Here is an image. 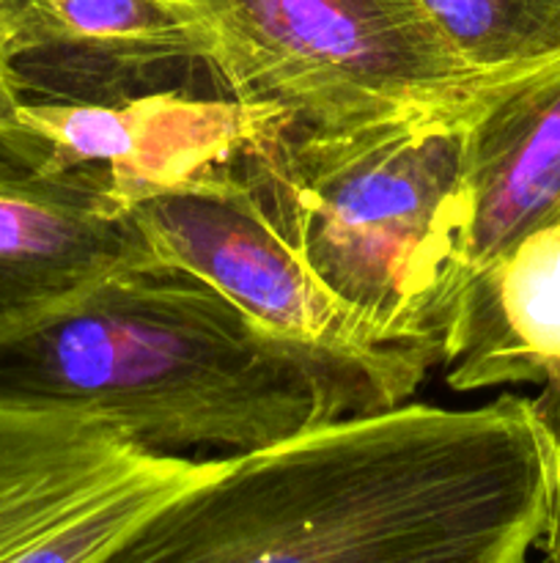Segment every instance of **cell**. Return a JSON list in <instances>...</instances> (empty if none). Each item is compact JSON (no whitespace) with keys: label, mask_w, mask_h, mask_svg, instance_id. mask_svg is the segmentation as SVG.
<instances>
[{"label":"cell","mask_w":560,"mask_h":563,"mask_svg":"<svg viewBox=\"0 0 560 563\" xmlns=\"http://www.w3.org/2000/svg\"><path fill=\"white\" fill-rule=\"evenodd\" d=\"M552 478L533 396L406 401L220 456L93 563H527Z\"/></svg>","instance_id":"obj_1"},{"label":"cell","mask_w":560,"mask_h":563,"mask_svg":"<svg viewBox=\"0 0 560 563\" xmlns=\"http://www.w3.org/2000/svg\"><path fill=\"white\" fill-rule=\"evenodd\" d=\"M0 396L82 407L157 454H247L316 427V394L245 313L181 269H135L0 346Z\"/></svg>","instance_id":"obj_2"},{"label":"cell","mask_w":560,"mask_h":563,"mask_svg":"<svg viewBox=\"0 0 560 563\" xmlns=\"http://www.w3.org/2000/svg\"><path fill=\"white\" fill-rule=\"evenodd\" d=\"M472 113L355 130L278 121L236 159L296 256L373 341L423 346L439 361L459 291Z\"/></svg>","instance_id":"obj_3"},{"label":"cell","mask_w":560,"mask_h":563,"mask_svg":"<svg viewBox=\"0 0 560 563\" xmlns=\"http://www.w3.org/2000/svg\"><path fill=\"white\" fill-rule=\"evenodd\" d=\"M159 262L206 280L302 368L316 427L393 410L439 368V352L373 341L289 245L234 165L132 201Z\"/></svg>","instance_id":"obj_4"},{"label":"cell","mask_w":560,"mask_h":563,"mask_svg":"<svg viewBox=\"0 0 560 563\" xmlns=\"http://www.w3.org/2000/svg\"><path fill=\"white\" fill-rule=\"evenodd\" d=\"M220 36L214 88L307 130L464 115L472 77L417 0H203Z\"/></svg>","instance_id":"obj_5"},{"label":"cell","mask_w":560,"mask_h":563,"mask_svg":"<svg viewBox=\"0 0 560 563\" xmlns=\"http://www.w3.org/2000/svg\"><path fill=\"white\" fill-rule=\"evenodd\" d=\"M214 465L143 449L82 407L0 396V563H93Z\"/></svg>","instance_id":"obj_6"},{"label":"cell","mask_w":560,"mask_h":563,"mask_svg":"<svg viewBox=\"0 0 560 563\" xmlns=\"http://www.w3.org/2000/svg\"><path fill=\"white\" fill-rule=\"evenodd\" d=\"M135 269L168 267L108 170L36 168L0 146V346Z\"/></svg>","instance_id":"obj_7"},{"label":"cell","mask_w":560,"mask_h":563,"mask_svg":"<svg viewBox=\"0 0 560 563\" xmlns=\"http://www.w3.org/2000/svg\"><path fill=\"white\" fill-rule=\"evenodd\" d=\"M5 60L22 99L115 104L214 77L220 36L203 0H14Z\"/></svg>","instance_id":"obj_8"},{"label":"cell","mask_w":560,"mask_h":563,"mask_svg":"<svg viewBox=\"0 0 560 563\" xmlns=\"http://www.w3.org/2000/svg\"><path fill=\"white\" fill-rule=\"evenodd\" d=\"M278 121L289 119L225 93L198 97L190 88L115 104L20 99L0 146L36 168H104L137 201L203 170L234 165Z\"/></svg>","instance_id":"obj_9"},{"label":"cell","mask_w":560,"mask_h":563,"mask_svg":"<svg viewBox=\"0 0 560 563\" xmlns=\"http://www.w3.org/2000/svg\"><path fill=\"white\" fill-rule=\"evenodd\" d=\"M555 209H560V60L492 88L470 115L456 251L459 291Z\"/></svg>","instance_id":"obj_10"},{"label":"cell","mask_w":560,"mask_h":563,"mask_svg":"<svg viewBox=\"0 0 560 563\" xmlns=\"http://www.w3.org/2000/svg\"><path fill=\"white\" fill-rule=\"evenodd\" d=\"M445 47L486 86L560 60V0H417Z\"/></svg>","instance_id":"obj_11"},{"label":"cell","mask_w":560,"mask_h":563,"mask_svg":"<svg viewBox=\"0 0 560 563\" xmlns=\"http://www.w3.org/2000/svg\"><path fill=\"white\" fill-rule=\"evenodd\" d=\"M11 5H14V0H0V27L5 31V36H9V11Z\"/></svg>","instance_id":"obj_12"}]
</instances>
